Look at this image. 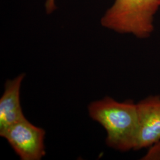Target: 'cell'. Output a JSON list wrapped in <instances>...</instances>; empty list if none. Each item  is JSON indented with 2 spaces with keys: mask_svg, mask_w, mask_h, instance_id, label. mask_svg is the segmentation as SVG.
<instances>
[{
  "mask_svg": "<svg viewBox=\"0 0 160 160\" xmlns=\"http://www.w3.org/2000/svg\"><path fill=\"white\" fill-rule=\"evenodd\" d=\"M88 112L106 131L109 147L122 152L135 151L139 131L137 103L132 100L119 102L107 96L90 103Z\"/></svg>",
  "mask_w": 160,
  "mask_h": 160,
  "instance_id": "cell-1",
  "label": "cell"
},
{
  "mask_svg": "<svg viewBox=\"0 0 160 160\" xmlns=\"http://www.w3.org/2000/svg\"><path fill=\"white\" fill-rule=\"evenodd\" d=\"M160 6V0H115L101 24L119 33L147 38L154 30L153 16Z\"/></svg>",
  "mask_w": 160,
  "mask_h": 160,
  "instance_id": "cell-2",
  "label": "cell"
},
{
  "mask_svg": "<svg viewBox=\"0 0 160 160\" xmlns=\"http://www.w3.org/2000/svg\"><path fill=\"white\" fill-rule=\"evenodd\" d=\"M46 132L26 118L0 133L22 160H40L46 154Z\"/></svg>",
  "mask_w": 160,
  "mask_h": 160,
  "instance_id": "cell-3",
  "label": "cell"
},
{
  "mask_svg": "<svg viewBox=\"0 0 160 160\" xmlns=\"http://www.w3.org/2000/svg\"><path fill=\"white\" fill-rule=\"evenodd\" d=\"M137 107L139 131L135 151L149 148L160 140V96L145 97Z\"/></svg>",
  "mask_w": 160,
  "mask_h": 160,
  "instance_id": "cell-4",
  "label": "cell"
},
{
  "mask_svg": "<svg viewBox=\"0 0 160 160\" xmlns=\"http://www.w3.org/2000/svg\"><path fill=\"white\" fill-rule=\"evenodd\" d=\"M24 77L25 74L22 73L5 83L0 98V133L26 118L20 103V90Z\"/></svg>",
  "mask_w": 160,
  "mask_h": 160,
  "instance_id": "cell-5",
  "label": "cell"
},
{
  "mask_svg": "<svg viewBox=\"0 0 160 160\" xmlns=\"http://www.w3.org/2000/svg\"><path fill=\"white\" fill-rule=\"evenodd\" d=\"M142 160H160V140L148 148L147 152L141 158Z\"/></svg>",
  "mask_w": 160,
  "mask_h": 160,
  "instance_id": "cell-6",
  "label": "cell"
},
{
  "mask_svg": "<svg viewBox=\"0 0 160 160\" xmlns=\"http://www.w3.org/2000/svg\"><path fill=\"white\" fill-rule=\"evenodd\" d=\"M45 7L46 13L51 14L57 9L55 0H46Z\"/></svg>",
  "mask_w": 160,
  "mask_h": 160,
  "instance_id": "cell-7",
  "label": "cell"
}]
</instances>
